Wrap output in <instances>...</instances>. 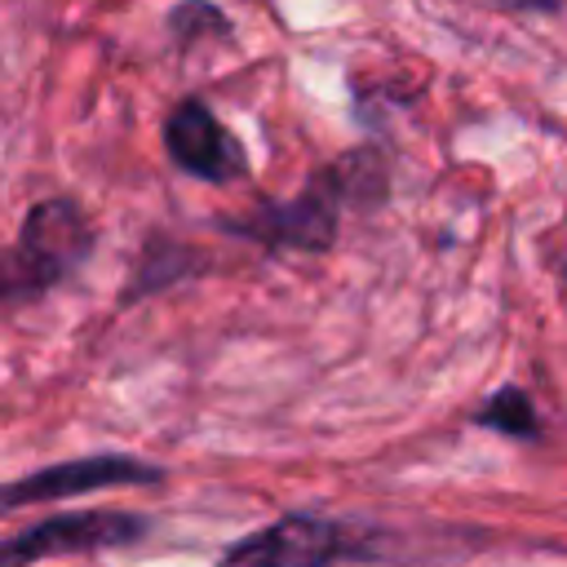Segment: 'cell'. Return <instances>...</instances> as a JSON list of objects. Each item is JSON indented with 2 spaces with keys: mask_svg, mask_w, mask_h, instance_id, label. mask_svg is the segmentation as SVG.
I'll use <instances>...</instances> for the list:
<instances>
[{
  "mask_svg": "<svg viewBox=\"0 0 567 567\" xmlns=\"http://www.w3.org/2000/svg\"><path fill=\"white\" fill-rule=\"evenodd\" d=\"M474 425L483 430H496L505 439H540V416H536V403L523 385H501L478 412H474Z\"/></svg>",
  "mask_w": 567,
  "mask_h": 567,
  "instance_id": "cell-7",
  "label": "cell"
},
{
  "mask_svg": "<svg viewBox=\"0 0 567 567\" xmlns=\"http://www.w3.org/2000/svg\"><path fill=\"white\" fill-rule=\"evenodd\" d=\"M501 4H514V9H527V13H558L563 0H501Z\"/></svg>",
  "mask_w": 567,
  "mask_h": 567,
  "instance_id": "cell-10",
  "label": "cell"
},
{
  "mask_svg": "<svg viewBox=\"0 0 567 567\" xmlns=\"http://www.w3.org/2000/svg\"><path fill=\"white\" fill-rule=\"evenodd\" d=\"M164 151L182 173L213 182V186H230V182L248 177V168H252L239 137L199 97H182L164 115Z\"/></svg>",
  "mask_w": 567,
  "mask_h": 567,
  "instance_id": "cell-6",
  "label": "cell"
},
{
  "mask_svg": "<svg viewBox=\"0 0 567 567\" xmlns=\"http://www.w3.org/2000/svg\"><path fill=\"white\" fill-rule=\"evenodd\" d=\"M164 483V465L142 461V456H124V452H97V456H75V461H58L44 470H31L22 478L0 483V514H13L22 505H44V501H62V496H80V492H102V487H151Z\"/></svg>",
  "mask_w": 567,
  "mask_h": 567,
  "instance_id": "cell-5",
  "label": "cell"
},
{
  "mask_svg": "<svg viewBox=\"0 0 567 567\" xmlns=\"http://www.w3.org/2000/svg\"><path fill=\"white\" fill-rule=\"evenodd\" d=\"M97 230L71 195L35 199L22 217L18 244L0 248V301L27 306L66 284L93 257Z\"/></svg>",
  "mask_w": 567,
  "mask_h": 567,
  "instance_id": "cell-2",
  "label": "cell"
},
{
  "mask_svg": "<svg viewBox=\"0 0 567 567\" xmlns=\"http://www.w3.org/2000/svg\"><path fill=\"white\" fill-rule=\"evenodd\" d=\"M372 558L377 554L354 523H337L323 514H279L275 523L230 540L217 567H341Z\"/></svg>",
  "mask_w": 567,
  "mask_h": 567,
  "instance_id": "cell-3",
  "label": "cell"
},
{
  "mask_svg": "<svg viewBox=\"0 0 567 567\" xmlns=\"http://www.w3.org/2000/svg\"><path fill=\"white\" fill-rule=\"evenodd\" d=\"M363 190H372V199L385 190V168L372 146L332 159L288 199H266L244 217H217V230L252 239L266 252H328L337 244L341 208Z\"/></svg>",
  "mask_w": 567,
  "mask_h": 567,
  "instance_id": "cell-1",
  "label": "cell"
},
{
  "mask_svg": "<svg viewBox=\"0 0 567 567\" xmlns=\"http://www.w3.org/2000/svg\"><path fill=\"white\" fill-rule=\"evenodd\" d=\"M190 270H199V266L190 261L186 244L151 239V244L142 248V266H137V275H133V288L124 292V301H137V297H146V292H155V288H168L173 279H182V275H190Z\"/></svg>",
  "mask_w": 567,
  "mask_h": 567,
  "instance_id": "cell-8",
  "label": "cell"
},
{
  "mask_svg": "<svg viewBox=\"0 0 567 567\" xmlns=\"http://www.w3.org/2000/svg\"><path fill=\"white\" fill-rule=\"evenodd\" d=\"M168 31L177 35V44H190V40H204V35H230V22L217 4L208 0H182L173 13H168Z\"/></svg>",
  "mask_w": 567,
  "mask_h": 567,
  "instance_id": "cell-9",
  "label": "cell"
},
{
  "mask_svg": "<svg viewBox=\"0 0 567 567\" xmlns=\"http://www.w3.org/2000/svg\"><path fill=\"white\" fill-rule=\"evenodd\" d=\"M563 275H567V252H563Z\"/></svg>",
  "mask_w": 567,
  "mask_h": 567,
  "instance_id": "cell-11",
  "label": "cell"
},
{
  "mask_svg": "<svg viewBox=\"0 0 567 567\" xmlns=\"http://www.w3.org/2000/svg\"><path fill=\"white\" fill-rule=\"evenodd\" d=\"M151 536V518L133 509H75V514H49L13 536L0 540V567H35L44 558L66 554H106L128 549Z\"/></svg>",
  "mask_w": 567,
  "mask_h": 567,
  "instance_id": "cell-4",
  "label": "cell"
}]
</instances>
